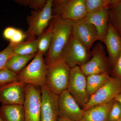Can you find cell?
Listing matches in <instances>:
<instances>
[{
    "label": "cell",
    "instance_id": "31",
    "mask_svg": "<svg viewBox=\"0 0 121 121\" xmlns=\"http://www.w3.org/2000/svg\"><path fill=\"white\" fill-rule=\"evenodd\" d=\"M17 29L12 27H8L4 29L3 36L5 39L10 40L15 34Z\"/></svg>",
    "mask_w": 121,
    "mask_h": 121
},
{
    "label": "cell",
    "instance_id": "1",
    "mask_svg": "<svg viewBox=\"0 0 121 121\" xmlns=\"http://www.w3.org/2000/svg\"><path fill=\"white\" fill-rule=\"evenodd\" d=\"M73 23L57 16H55L51 21L52 39L45 60L46 65L63 59L64 52L71 36Z\"/></svg>",
    "mask_w": 121,
    "mask_h": 121
},
{
    "label": "cell",
    "instance_id": "12",
    "mask_svg": "<svg viewBox=\"0 0 121 121\" xmlns=\"http://www.w3.org/2000/svg\"><path fill=\"white\" fill-rule=\"evenodd\" d=\"M41 121H56L59 117V95L52 92L47 85L41 87Z\"/></svg>",
    "mask_w": 121,
    "mask_h": 121
},
{
    "label": "cell",
    "instance_id": "20",
    "mask_svg": "<svg viewBox=\"0 0 121 121\" xmlns=\"http://www.w3.org/2000/svg\"><path fill=\"white\" fill-rule=\"evenodd\" d=\"M36 54L28 55L14 54L9 60L4 67L15 73L18 74L26 66L29 61L35 57Z\"/></svg>",
    "mask_w": 121,
    "mask_h": 121
},
{
    "label": "cell",
    "instance_id": "2",
    "mask_svg": "<svg viewBox=\"0 0 121 121\" xmlns=\"http://www.w3.org/2000/svg\"><path fill=\"white\" fill-rule=\"evenodd\" d=\"M70 70L63 59L47 65L46 85L48 89L58 95L67 90Z\"/></svg>",
    "mask_w": 121,
    "mask_h": 121
},
{
    "label": "cell",
    "instance_id": "7",
    "mask_svg": "<svg viewBox=\"0 0 121 121\" xmlns=\"http://www.w3.org/2000/svg\"><path fill=\"white\" fill-rule=\"evenodd\" d=\"M92 57V52L71 35L65 48L63 59L69 66L80 67Z\"/></svg>",
    "mask_w": 121,
    "mask_h": 121
},
{
    "label": "cell",
    "instance_id": "3",
    "mask_svg": "<svg viewBox=\"0 0 121 121\" xmlns=\"http://www.w3.org/2000/svg\"><path fill=\"white\" fill-rule=\"evenodd\" d=\"M43 56L38 52L31 62L17 74L18 81L41 87L46 86L47 65Z\"/></svg>",
    "mask_w": 121,
    "mask_h": 121
},
{
    "label": "cell",
    "instance_id": "17",
    "mask_svg": "<svg viewBox=\"0 0 121 121\" xmlns=\"http://www.w3.org/2000/svg\"><path fill=\"white\" fill-rule=\"evenodd\" d=\"M114 102L113 99L89 108L84 111L79 121H108V114Z\"/></svg>",
    "mask_w": 121,
    "mask_h": 121
},
{
    "label": "cell",
    "instance_id": "10",
    "mask_svg": "<svg viewBox=\"0 0 121 121\" xmlns=\"http://www.w3.org/2000/svg\"><path fill=\"white\" fill-rule=\"evenodd\" d=\"M41 90L32 84L25 86V98L23 105L25 121H41Z\"/></svg>",
    "mask_w": 121,
    "mask_h": 121
},
{
    "label": "cell",
    "instance_id": "24",
    "mask_svg": "<svg viewBox=\"0 0 121 121\" xmlns=\"http://www.w3.org/2000/svg\"><path fill=\"white\" fill-rule=\"evenodd\" d=\"M109 21L121 35V0L109 10Z\"/></svg>",
    "mask_w": 121,
    "mask_h": 121
},
{
    "label": "cell",
    "instance_id": "28",
    "mask_svg": "<svg viewBox=\"0 0 121 121\" xmlns=\"http://www.w3.org/2000/svg\"><path fill=\"white\" fill-rule=\"evenodd\" d=\"M121 119V105L119 102L115 100L108 117V121H118Z\"/></svg>",
    "mask_w": 121,
    "mask_h": 121
},
{
    "label": "cell",
    "instance_id": "29",
    "mask_svg": "<svg viewBox=\"0 0 121 121\" xmlns=\"http://www.w3.org/2000/svg\"><path fill=\"white\" fill-rule=\"evenodd\" d=\"M25 39V33L17 29L14 35L10 40L9 43L14 47L15 45L23 42Z\"/></svg>",
    "mask_w": 121,
    "mask_h": 121
},
{
    "label": "cell",
    "instance_id": "19",
    "mask_svg": "<svg viewBox=\"0 0 121 121\" xmlns=\"http://www.w3.org/2000/svg\"><path fill=\"white\" fill-rule=\"evenodd\" d=\"M111 78L109 73H106L86 76L87 91L89 97L101 88Z\"/></svg>",
    "mask_w": 121,
    "mask_h": 121
},
{
    "label": "cell",
    "instance_id": "8",
    "mask_svg": "<svg viewBox=\"0 0 121 121\" xmlns=\"http://www.w3.org/2000/svg\"><path fill=\"white\" fill-rule=\"evenodd\" d=\"M121 91V80L111 77L101 88L91 95L82 109L84 111L94 106L110 102L114 99Z\"/></svg>",
    "mask_w": 121,
    "mask_h": 121
},
{
    "label": "cell",
    "instance_id": "26",
    "mask_svg": "<svg viewBox=\"0 0 121 121\" xmlns=\"http://www.w3.org/2000/svg\"><path fill=\"white\" fill-rule=\"evenodd\" d=\"M15 2L18 4L25 7H28L34 11L40 10L45 7L47 0H17Z\"/></svg>",
    "mask_w": 121,
    "mask_h": 121
},
{
    "label": "cell",
    "instance_id": "32",
    "mask_svg": "<svg viewBox=\"0 0 121 121\" xmlns=\"http://www.w3.org/2000/svg\"><path fill=\"white\" fill-rule=\"evenodd\" d=\"M115 101L119 102L121 105V91L114 99Z\"/></svg>",
    "mask_w": 121,
    "mask_h": 121
},
{
    "label": "cell",
    "instance_id": "4",
    "mask_svg": "<svg viewBox=\"0 0 121 121\" xmlns=\"http://www.w3.org/2000/svg\"><path fill=\"white\" fill-rule=\"evenodd\" d=\"M52 0H47L43 9L31 11L27 18L28 27L25 33L26 39L36 36L39 37L50 25L55 16L52 14Z\"/></svg>",
    "mask_w": 121,
    "mask_h": 121
},
{
    "label": "cell",
    "instance_id": "5",
    "mask_svg": "<svg viewBox=\"0 0 121 121\" xmlns=\"http://www.w3.org/2000/svg\"><path fill=\"white\" fill-rule=\"evenodd\" d=\"M52 8L54 15L73 22L82 20L87 13L85 0H52Z\"/></svg>",
    "mask_w": 121,
    "mask_h": 121
},
{
    "label": "cell",
    "instance_id": "36",
    "mask_svg": "<svg viewBox=\"0 0 121 121\" xmlns=\"http://www.w3.org/2000/svg\"></svg>",
    "mask_w": 121,
    "mask_h": 121
},
{
    "label": "cell",
    "instance_id": "33",
    "mask_svg": "<svg viewBox=\"0 0 121 121\" xmlns=\"http://www.w3.org/2000/svg\"><path fill=\"white\" fill-rule=\"evenodd\" d=\"M56 121H74L65 117H58Z\"/></svg>",
    "mask_w": 121,
    "mask_h": 121
},
{
    "label": "cell",
    "instance_id": "11",
    "mask_svg": "<svg viewBox=\"0 0 121 121\" xmlns=\"http://www.w3.org/2000/svg\"><path fill=\"white\" fill-rule=\"evenodd\" d=\"M59 117H65L74 121H79L84 111L67 90L59 95Z\"/></svg>",
    "mask_w": 121,
    "mask_h": 121
},
{
    "label": "cell",
    "instance_id": "16",
    "mask_svg": "<svg viewBox=\"0 0 121 121\" xmlns=\"http://www.w3.org/2000/svg\"><path fill=\"white\" fill-rule=\"evenodd\" d=\"M109 9H103L92 13H87L83 19L95 27L99 40L104 42L108 32Z\"/></svg>",
    "mask_w": 121,
    "mask_h": 121
},
{
    "label": "cell",
    "instance_id": "27",
    "mask_svg": "<svg viewBox=\"0 0 121 121\" xmlns=\"http://www.w3.org/2000/svg\"><path fill=\"white\" fill-rule=\"evenodd\" d=\"M14 47L9 43L6 48L0 52V70L4 67L9 60L14 55Z\"/></svg>",
    "mask_w": 121,
    "mask_h": 121
},
{
    "label": "cell",
    "instance_id": "23",
    "mask_svg": "<svg viewBox=\"0 0 121 121\" xmlns=\"http://www.w3.org/2000/svg\"><path fill=\"white\" fill-rule=\"evenodd\" d=\"M52 29L50 24L48 28L45 30L37 39L38 52L44 54L49 50L52 39Z\"/></svg>",
    "mask_w": 121,
    "mask_h": 121
},
{
    "label": "cell",
    "instance_id": "9",
    "mask_svg": "<svg viewBox=\"0 0 121 121\" xmlns=\"http://www.w3.org/2000/svg\"><path fill=\"white\" fill-rule=\"evenodd\" d=\"M90 60L80 67L86 76L95 74L109 73V62L102 44L98 43L93 48Z\"/></svg>",
    "mask_w": 121,
    "mask_h": 121
},
{
    "label": "cell",
    "instance_id": "21",
    "mask_svg": "<svg viewBox=\"0 0 121 121\" xmlns=\"http://www.w3.org/2000/svg\"><path fill=\"white\" fill-rule=\"evenodd\" d=\"M37 39L36 37H31L25 42L15 45L13 53L15 55H28L36 54L38 52Z\"/></svg>",
    "mask_w": 121,
    "mask_h": 121
},
{
    "label": "cell",
    "instance_id": "34",
    "mask_svg": "<svg viewBox=\"0 0 121 121\" xmlns=\"http://www.w3.org/2000/svg\"><path fill=\"white\" fill-rule=\"evenodd\" d=\"M0 121H4L0 116Z\"/></svg>",
    "mask_w": 121,
    "mask_h": 121
},
{
    "label": "cell",
    "instance_id": "6",
    "mask_svg": "<svg viewBox=\"0 0 121 121\" xmlns=\"http://www.w3.org/2000/svg\"><path fill=\"white\" fill-rule=\"evenodd\" d=\"M67 90L82 108L89 101L86 87V77L80 67L71 68Z\"/></svg>",
    "mask_w": 121,
    "mask_h": 121
},
{
    "label": "cell",
    "instance_id": "18",
    "mask_svg": "<svg viewBox=\"0 0 121 121\" xmlns=\"http://www.w3.org/2000/svg\"><path fill=\"white\" fill-rule=\"evenodd\" d=\"M0 116L4 121H25L23 106L2 105L0 107Z\"/></svg>",
    "mask_w": 121,
    "mask_h": 121
},
{
    "label": "cell",
    "instance_id": "35",
    "mask_svg": "<svg viewBox=\"0 0 121 121\" xmlns=\"http://www.w3.org/2000/svg\"><path fill=\"white\" fill-rule=\"evenodd\" d=\"M121 121V119H120V120H119V121Z\"/></svg>",
    "mask_w": 121,
    "mask_h": 121
},
{
    "label": "cell",
    "instance_id": "22",
    "mask_svg": "<svg viewBox=\"0 0 121 121\" xmlns=\"http://www.w3.org/2000/svg\"><path fill=\"white\" fill-rule=\"evenodd\" d=\"M120 0H85L87 13H92L103 9H111Z\"/></svg>",
    "mask_w": 121,
    "mask_h": 121
},
{
    "label": "cell",
    "instance_id": "14",
    "mask_svg": "<svg viewBox=\"0 0 121 121\" xmlns=\"http://www.w3.org/2000/svg\"><path fill=\"white\" fill-rule=\"evenodd\" d=\"M72 35L89 50L95 41L99 40L95 27L83 19L73 22Z\"/></svg>",
    "mask_w": 121,
    "mask_h": 121
},
{
    "label": "cell",
    "instance_id": "25",
    "mask_svg": "<svg viewBox=\"0 0 121 121\" xmlns=\"http://www.w3.org/2000/svg\"><path fill=\"white\" fill-rule=\"evenodd\" d=\"M18 81L17 74L4 67L0 70V86Z\"/></svg>",
    "mask_w": 121,
    "mask_h": 121
},
{
    "label": "cell",
    "instance_id": "15",
    "mask_svg": "<svg viewBox=\"0 0 121 121\" xmlns=\"http://www.w3.org/2000/svg\"><path fill=\"white\" fill-rule=\"evenodd\" d=\"M103 43L106 47L110 64L113 67L121 53V36L109 20L108 32Z\"/></svg>",
    "mask_w": 121,
    "mask_h": 121
},
{
    "label": "cell",
    "instance_id": "13",
    "mask_svg": "<svg viewBox=\"0 0 121 121\" xmlns=\"http://www.w3.org/2000/svg\"><path fill=\"white\" fill-rule=\"evenodd\" d=\"M26 84L20 81L0 86V102L2 105H23L25 98Z\"/></svg>",
    "mask_w": 121,
    "mask_h": 121
},
{
    "label": "cell",
    "instance_id": "30",
    "mask_svg": "<svg viewBox=\"0 0 121 121\" xmlns=\"http://www.w3.org/2000/svg\"><path fill=\"white\" fill-rule=\"evenodd\" d=\"M112 72L114 77L121 80V53L117 62L112 67Z\"/></svg>",
    "mask_w": 121,
    "mask_h": 121
}]
</instances>
